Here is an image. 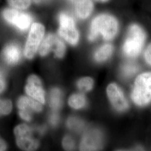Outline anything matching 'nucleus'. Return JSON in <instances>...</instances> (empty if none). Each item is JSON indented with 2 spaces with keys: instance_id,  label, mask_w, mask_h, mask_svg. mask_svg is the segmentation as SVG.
I'll list each match as a JSON object with an SVG mask.
<instances>
[{
  "instance_id": "ddd939ff",
  "label": "nucleus",
  "mask_w": 151,
  "mask_h": 151,
  "mask_svg": "<svg viewBox=\"0 0 151 151\" xmlns=\"http://www.w3.org/2000/svg\"><path fill=\"white\" fill-rule=\"evenodd\" d=\"M2 57L7 63L15 65L21 58V49L16 44H10L3 50Z\"/></svg>"
},
{
  "instance_id": "bb28decb",
  "label": "nucleus",
  "mask_w": 151,
  "mask_h": 151,
  "mask_svg": "<svg viewBox=\"0 0 151 151\" xmlns=\"http://www.w3.org/2000/svg\"><path fill=\"white\" fill-rule=\"evenodd\" d=\"M6 87V83L3 74L0 72V93L3 91Z\"/></svg>"
},
{
  "instance_id": "c85d7f7f",
  "label": "nucleus",
  "mask_w": 151,
  "mask_h": 151,
  "mask_svg": "<svg viewBox=\"0 0 151 151\" xmlns=\"http://www.w3.org/2000/svg\"><path fill=\"white\" fill-rule=\"evenodd\" d=\"M38 130L39 133H40L41 134H43L45 132V128L44 127H39L38 129Z\"/></svg>"
},
{
  "instance_id": "7c9ffc66",
  "label": "nucleus",
  "mask_w": 151,
  "mask_h": 151,
  "mask_svg": "<svg viewBox=\"0 0 151 151\" xmlns=\"http://www.w3.org/2000/svg\"><path fill=\"white\" fill-rule=\"evenodd\" d=\"M95 1H96L97 2H108V1H109V0H95Z\"/></svg>"
},
{
  "instance_id": "c756f323",
  "label": "nucleus",
  "mask_w": 151,
  "mask_h": 151,
  "mask_svg": "<svg viewBox=\"0 0 151 151\" xmlns=\"http://www.w3.org/2000/svg\"><path fill=\"white\" fill-rule=\"evenodd\" d=\"M44 1H47V0H34V1L36 4H39V3L43 2Z\"/></svg>"
},
{
  "instance_id": "423d86ee",
  "label": "nucleus",
  "mask_w": 151,
  "mask_h": 151,
  "mask_svg": "<svg viewBox=\"0 0 151 151\" xmlns=\"http://www.w3.org/2000/svg\"><path fill=\"white\" fill-rule=\"evenodd\" d=\"M45 28L39 23L33 24L25 44L24 54L28 59H32L38 50L43 39Z\"/></svg>"
},
{
  "instance_id": "412c9836",
  "label": "nucleus",
  "mask_w": 151,
  "mask_h": 151,
  "mask_svg": "<svg viewBox=\"0 0 151 151\" xmlns=\"http://www.w3.org/2000/svg\"><path fill=\"white\" fill-rule=\"evenodd\" d=\"M32 0H8V2L12 7L24 10L28 8L31 4Z\"/></svg>"
},
{
  "instance_id": "2eb2a0df",
  "label": "nucleus",
  "mask_w": 151,
  "mask_h": 151,
  "mask_svg": "<svg viewBox=\"0 0 151 151\" xmlns=\"http://www.w3.org/2000/svg\"><path fill=\"white\" fill-rule=\"evenodd\" d=\"M113 52V47L110 44H105L100 47L95 52L94 58L97 62H103L111 55Z\"/></svg>"
},
{
  "instance_id": "7ed1b4c3",
  "label": "nucleus",
  "mask_w": 151,
  "mask_h": 151,
  "mask_svg": "<svg viewBox=\"0 0 151 151\" xmlns=\"http://www.w3.org/2000/svg\"><path fill=\"white\" fill-rule=\"evenodd\" d=\"M132 99L139 106L146 105L151 100V72L139 76L135 81Z\"/></svg>"
},
{
  "instance_id": "6ab92c4d",
  "label": "nucleus",
  "mask_w": 151,
  "mask_h": 151,
  "mask_svg": "<svg viewBox=\"0 0 151 151\" xmlns=\"http://www.w3.org/2000/svg\"><path fill=\"white\" fill-rule=\"evenodd\" d=\"M93 81L90 77L82 78L77 82V87L82 92H88L92 90Z\"/></svg>"
},
{
  "instance_id": "a211bd4d",
  "label": "nucleus",
  "mask_w": 151,
  "mask_h": 151,
  "mask_svg": "<svg viewBox=\"0 0 151 151\" xmlns=\"http://www.w3.org/2000/svg\"><path fill=\"white\" fill-rule=\"evenodd\" d=\"M67 124L70 129L76 132H80L84 128V123L81 119L74 116L69 118Z\"/></svg>"
},
{
  "instance_id": "393cba45",
  "label": "nucleus",
  "mask_w": 151,
  "mask_h": 151,
  "mask_svg": "<svg viewBox=\"0 0 151 151\" xmlns=\"http://www.w3.org/2000/svg\"><path fill=\"white\" fill-rule=\"evenodd\" d=\"M59 121H60V117L57 114L53 113L50 115L49 122L53 126L57 125L59 123Z\"/></svg>"
},
{
  "instance_id": "20e7f679",
  "label": "nucleus",
  "mask_w": 151,
  "mask_h": 151,
  "mask_svg": "<svg viewBox=\"0 0 151 151\" xmlns=\"http://www.w3.org/2000/svg\"><path fill=\"white\" fill-rule=\"evenodd\" d=\"M59 20L60 27L58 33L60 36L71 45L77 44L80 35L73 17L66 13H61Z\"/></svg>"
},
{
  "instance_id": "f3484780",
  "label": "nucleus",
  "mask_w": 151,
  "mask_h": 151,
  "mask_svg": "<svg viewBox=\"0 0 151 151\" xmlns=\"http://www.w3.org/2000/svg\"><path fill=\"white\" fill-rule=\"evenodd\" d=\"M68 104L71 108L80 109L86 105V100L83 95L81 93H75L69 98Z\"/></svg>"
},
{
  "instance_id": "5701e85b",
  "label": "nucleus",
  "mask_w": 151,
  "mask_h": 151,
  "mask_svg": "<svg viewBox=\"0 0 151 151\" xmlns=\"http://www.w3.org/2000/svg\"><path fill=\"white\" fill-rule=\"evenodd\" d=\"M63 147L65 150L70 151L73 150L75 148V141L70 136L67 135L63 138L62 142Z\"/></svg>"
},
{
  "instance_id": "dca6fc26",
  "label": "nucleus",
  "mask_w": 151,
  "mask_h": 151,
  "mask_svg": "<svg viewBox=\"0 0 151 151\" xmlns=\"http://www.w3.org/2000/svg\"><path fill=\"white\" fill-rule=\"evenodd\" d=\"M62 92L58 88H53L50 93V106L54 110L60 109L62 105Z\"/></svg>"
},
{
  "instance_id": "6e6552de",
  "label": "nucleus",
  "mask_w": 151,
  "mask_h": 151,
  "mask_svg": "<svg viewBox=\"0 0 151 151\" xmlns=\"http://www.w3.org/2000/svg\"><path fill=\"white\" fill-rule=\"evenodd\" d=\"M3 16L7 22L22 31L27 29L32 22L30 15L14 9L5 10L3 12Z\"/></svg>"
},
{
  "instance_id": "a878e982",
  "label": "nucleus",
  "mask_w": 151,
  "mask_h": 151,
  "mask_svg": "<svg viewBox=\"0 0 151 151\" xmlns=\"http://www.w3.org/2000/svg\"><path fill=\"white\" fill-rule=\"evenodd\" d=\"M145 57L147 62L151 65V44L149 45L146 49L145 53Z\"/></svg>"
},
{
  "instance_id": "aec40b11",
  "label": "nucleus",
  "mask_w": 151,
  "mask_h": 151,
  "mask_svg": "<svg viewBox=\"0 0 151 151\" xmlns=\"http://www.w3.org/2000/svg\"><path fill=\"white\" fill-rule=\"evenodd\" d=\"M138 66L134 63H126L123 65L122 68V72L124 77H129L130 76L134 75L138 70Z\"/></svg>"
},
{
  "instance_id": "f8f14e48",
  "label": "nucleus",
  "mask_w": 151,
  "mask_h": 151,
  "mask_svg": "<svg viewBox=\"0 0 151 151\" xmlns=\"http://www.w3.org/2000/svg\"><path fill=\"white\" fill-rule=\"evenodd\" d=\"M75 7L76 15L81 19H86L91 14L93 4L91 0H68Z\"/></svg>"
},
{
  "instance_id": "b1692460",
  "label": "nucleus",
  "mask_w": 151,
  "mask_h": 151,
  "mask_svg": "<svg viewBox=\"0 0 151 151\" xmlns=\"http://www.w3.org/2000/svg\"><path fill=\"white\" fill-rule=\"evenodd\" d=\"M19 115L22 119L25 121H30L32 119V112L27 110H19Z\"/></svg>"
},
{
  "instance_id": "39448f33",
  "label": "nucleus",
  "mask_w": 151,
  "mask_h": 151,
  "mask_svg": "<svg viewBox=\"0 0 151 151\" xmlns=\"http://www.w3.org/2000/svg\"><path fill=\"white\" fill-rule=\"evenodd\" d=\"M16 143L18 147L25 151H34L38 148L39 142L32 137V128L27 124L16 127L14 130Z\"/></svg>"
},
{
  "instance_id": "9d476101",
  "label": "nucleus",
  "mask_w": 151,
  "mask_h": 151,
  "mask_svg": "<svg viewBox=\"0 0 151 151\" xmlns=\"http://www.w3.org/2000/svg\"><path fill=\"white\" fill-rule=\"evenodd\" d=\"M107 93L114 107L119 111H124L128 107V104L121 89L115 83L107 87Z\"/></svg>"
},
{
  "instance_id": "0eeeda50",
  "label": "nucleus",
  "mask_w": 151,
  "mask_h": 151,
  "mask_svg": "<svg viewBox=\"0 0 151 151\" xmlns=\"http://www.w3.org/2000/svg\"><path fill=\"white\" fill-rule=\"evenodd\" d=\"M53 50L58 58H62L65 55V46L63 42L54 34H49L44 39L39 48V53L45 56Z\"/></svg>"
},
{
  "instance_id": "f03ea898",
  "label": "nucleus",
  "mask_w": 151,
  "mask_h": 151,
  "mask_svg": "<svg viewBox=\"0 0 151 151\" xmlns=\"http://www.w3.org/2000/svg\"><path fill=\"white\" fill-rule=\"evenodd\" d=\"M146 37V33L138 25H130L123 46L124 54L130 58L137 57L143 49Z\"/></svg>"
},
{
  "instance_id": "4468645a",
  "label": "nucleus",
  "mask_w": 151,
  "mask_h": 151,
  "mask_svg": "<svg viewBox=\"0 0 151 151\" xmlns=\"http://www.w3.org/2000/svg\"><path fill=\"white\" fill-rule=\"evenodd\" d=\"M17 106L19 110H27L30 111H34L37 112H40L42 110V106L40 103L26 96H22L19 99Z\"/></svg>"
},
{
  "instance_id": "4be33fe9",
  "label": "nucleus",
  "mask_w": 151,
  "mask_h": 151,
  "mask_svg": "<svg viewBox=\"0 0 151 151\" xmlns=\"http://www.w3.org/2000/svg\"><path fill=\"white\" fill-rule=\"evenodd\" d=\"M12 105L11 101L9 100H0V115H7L12 110Z\"/></svg>"
},
{
  "instance_id": "9b49d317",
  "label": "nucleus",
  "mask_w": 151,
  "mask_h": 151,
  "mask_svg": "<svg viewBox=\"0 0 151 151\" xmlns=\"http://www.w3.org/2000/svg\"><path fill=\"white\" fill-rule=\"evenodd\" d=\"M102 134L97 130H92L87 132L81 142L82 151H95L100 149L102 145Z\"/></svg>"
},
{
  "instance_id": "1a4fd4ad",
  "label": "nucleus",
  "mask_w": 151,
  "mask_h": 151,
  "mask_svg": "<svg viewBox=\"0 0 151 151\" xmlns=\"http://www.w3.org/2000/svg\"><path fill=\"white\" fill-rule=\"evenodd\" d=\"M25 91L27 95L40 104L45 101V92L40 79L37 76H30L25 86Z\"/></svg>"
},
{
  "instance_id": "f257e3e1",
  "label": "nucleus",
  "mask_w": 151,
  "mask_h": 151,
  "mask_svg": "<svg viewBox=\"0 0 151 151\" xmlns=\"http://www.w3.org/2000/svg\"><path fill=\"white\" fill-rule=\"evenodd\" d=\"M117 20L109 14H101L95 17L91 22L88 39L93 41L101 35L106 40L113 39L118 31Z\"/></svg>"
},
{
  "instance_id": "cd10ccee",
  "label": "nucleus",
  "mask_w": 151,
  "mask_h": 151,
  "mask_svg": "<svg viewBox=\"0 0 151 151\" xmlns=\"http://www.w3.org/2000/svg\"><path fill=\"white\" fill-rule=\"evenodd\" d=\"M6 150V145L5 143L0 139V151H5Z\"/></svg>"
}]
</instances>
